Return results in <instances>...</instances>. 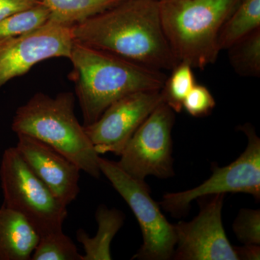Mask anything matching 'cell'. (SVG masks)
<instances>
[{
    "instance_id": "17",
    "label": "cell",
    "mask_w": 260,
    "mask_h": 260,
    "mask_svg": "<svg viewBox=\"0 0 260 260\" xmlns=\"http://www.w3.org/2000/svg\"><path fill=\"white\" fill-rule=\"evenodd\" d=\"M234 72L246 78L260 76V28L248 34L227 49Z\"/></svg>"
},
{
    "instance_id": "7",
    "label": "cell",
    "mask_w": 260,
    "mask_h": 260,
    "mask_svg": "<svg viewBox=\"0 0 260 260\" xmlns=\"http://www.w3.org/2000/svg\"><path fill=\"white\" fill-rule=\"evenodd\" d=\"M247 137V146L240 156L224 167L213 166L209 179L193 189L167 193L159 205L175 218L189 211L193 200L202 197L227 193H245L260 199V139L249 123L239 126Z\"/></svg>"
},
{
    "instance_id": "21",
    "label": "cell",
    "mask_w": 260,
    "mask_h": 260,
    "mask_svg": "<svg viewBox=\"0 0 260 260\" xmlns=\"http://www.w3.org/2000/svg\"><path fill=\"white\" fill-rule=\"evenodd\" d=\"M232 228L238 240L242 244L260 245L259 210L241 209Z\"/></svg>"
},
{
    "instance_id": "18",
    "label": "cell",
    "mask_w": 260,
    "mask_h": 260,
    "mask_svg": "<svg viewBox=\"0 0 260 260\" xmlns=\"http://www.w3.org/2000/svg\"><path fill=\"white\" fill-rule=\"evenodd\" d=\"M192 69L186 63H179L172 70L160 90L162 102L175 113L181 112L184 99L196 85Z\"/></svg>"
},
{
    "instance_id": "9",
    "label": "cell",
    "mask_w": 260,
    "mask_h": 260,
    "mask_svg": "<svg viewBox=\"0 0 260 260\" xmlns=\"http://www.w3.org/2000/svg\"><path fill=\"white\" fill-rule=\"evenodd\" d=\"M225 194L200 198V211L191 221L174 224L175 260H239L225 234L222 209Z\"/></svg>"
},
{
    "instance_id": "20",
    "label": "cell",
    "mask_w": 260,
    "mask_h": 260,
    "mask_svg": "<svg viewBox=\"0 0 260 260\" xmlns=\"http://www.w3.org/2000/svg\"><path fill=\"white\" fill-rule=\"evenodd\" d=\"M31 260H83L75 243L62 231L42 236Z\"/></svg>"
},
{
    "instance_id": "3",
    "label": "cell",
    "mask_w": 260,
    "mask_h": 260,
    "mask_svg": "<svg viewBox=\"0 0 260 260\" xmlns=\"http://www.w3.org/2000/svg\"><path fill=\"white\" fill-rule=\"evenodd\" d=\"M73 93L52 98L37 93L17 109L12 129L40 140L76 164L80 170L99 179V155L89 140L83 125L75 115Z\"/></svg>"
},
{
    "instance_id": "23",
    "label": "cell",
    "mask_w": 260,
    "mask_h": 260,
    "mask_svg": "<svg viewBox=\"0 0 260 260\" xmlns=\"http://www.w3.org/2000/svg\"><path fill=\"white\" fill-rule=\"evenodd\" d=\"M41 3L39 0H0V20Z\"/></svg>"
},
{
    "instance_id": "6",
    "label": "cell",
    "mask_w": 260,
    "mask_h": 260,
    "mask_svg": "<svg viewBox=\"0 0 260 260\" xmlns=\"http://www.w3.org/2000/svg\"><path fill=\"white\" fill-rule=\"evenodd\" d=\"M99 165L102 174L125 200L139 223L143 244L133 259H172L177 242L174 225L162 215L145 180L131 177L112 160L99 157Z\"/></svg>"
},
{
    "instance_id": "16",
    "label": "cell",
    "mask_w": 260,
    "mask_h": 260,
    "mask_svg": "<svg viewBox=\"0 0 260 260\" xmlns=\"http://www.w3.org/2000/svg\"><path fill=\"white\" fill-rule=\"evenodd\" d=\"M260 28V0H239L218 36L220 51L227 50L248 34Z\"/></svg>"
},
{
    "instance_id": "14",
    "label": "cell",
    "mask_w": 260,
    "mask_h": 260,
    "mask_svg": "<svg viewBox=\"0 0 260 260\" xmlns=\"http://www.w3.org/2000/svg\"><path fill=\"white\" fill-rule=\"evenodd\" d=\"M98 232L94 237H89L83 229L77 232L78 242L83 246V260H111V244L116 234L124 225V213L120 210L109 209L106 205H99L95 212Z\"/></svg>"
},
{
    "instance_id": "11",
    "label": "cell",
    "mask_w": 260,
    "mask_h": 260,
    "mask_svg": "<svg viewBox=\"0 0 260 260\" xmlns=\"http://www.w3.org/2000/svg\"><path fill=\"white\" fill-rule=\"evenodd\" d=\"M162 102L160 90L140 91L111 104L93 124L83 126L99 155H120L130 138Z\"/></svg>"
},
{
    "instance_id": "24",
    "label": "cell",
    "mask_w": 260,
    "mask_h": 260,
    "mask_svg": "<svg viewBox=\"0 0 260 260\" xmlns=\"http://www.w3.org/2000/svg\"><path fill=\"white\" fill-rule=\"evenodd\" d=\"M260 245L244 244V246H234L238 259L259 260L260 259Z\"/></svg>"
},
{
    "instance_id": "15",
    "label": "cell",
    "mask_w": 260,
    "mask_h": 260,
    "mask_svg": "<svg viewBox=\"0 0 260 260\" xmlns=\"http://www.w3.org/2000/svg\"><path fill=\"white\" fill-rule=\"evenodd\" d=\"M50 11L49 21L72 27L95 16L122 0H39Z\"/></svg>"
},
{
    "instance_id": "8",
    "label": "cell",
    "mask_w": 260,
    "mask_h": 260,
    "mask_svg": "<svg viewBox=\"0 0 260 260\" xmlns=\"http://www.w3.org/2000/svg\"><path fill=\"white\" fill-rule=\"evenodd\" d=\"M175 112L161 102L143 121L121 152L116 164L131 177L168 179L174 176L172 133Z\"/></svg>"
},
{
    "instance_id": "12",
    "label": "cell",
    "mask_w": 260,
    "mask_h": 260,
    "mask_svg": "<svg viewBox=\"0 0 260 260\" xmlns=\"http://www.w3.org/2000/svg\"><path fill=\"white\" fill-rule=\"evenodd\" d=\"M17 135L15 148L34 174L65 206L76 200L80 192V168L40 140Z\"/></svg>"
},
{
    "instance_id": "10",
    "label": "cell",
    "mask_w": 260,
    "mask_h": 260,
    "mask_svg": "<svg viewBox=\"0 0 260 260\" xmlns=\"http://www.w3.org/2000/svg\"><path fill=\"white\" fill-rule=\"evenodd\" d=\"M74 40L71 28L49 21L28 34L0 39V88L40 61L69 59Z\"/></svg>"
},
{
    "instance_id": "19",
    "label": "cell",
    "mask_w": 260,
    "mask_h": 260,
    "mask_svg": "<svg viewBox=\"0 0 260 260\" xmlns=\"http://www.w3.org/2000/svg\"><path fill=\"white\" fill-rule=\"evenodd\" d=\"M50 11L42 3L0 20V39L18 37L41 28L48 23Z\"/></svg>"
},
{
    "instance_id": "13",
    "label": "cell",
    "mask_w": 260,
    "mask_h": 260,
    "mask_svg": "<svg viewBox=\"0 0 260 260\" xmlns=\"http://www.w3.org/2000/svg\"><path fill=\"white\" fill-rule=\"evenodd\" d=\"M40 236L21 214L0 208V260H30Z\"/></svg>"
},
{
    "instance_id": "4",
    "label": "cell",
    "mask_w": 260,
    "mask_h": 260,
    "mask_svg": "<svg viewBox=\"0 0 260 260\" xmlns=\"http://www.w3.org/2000/svg\"><path fill=\"white\" fill-rule=\"evenodd\" d=\"M239 0H158L164 34L179 62L205 69L218 59V36Z\"/></svg>"
},
{
    "instance_id": "5",
    "label": "cell",
    "mask_w": 260,
    "mask_h": 260,
    "mask_svg": "<svg viewBox=\"0 0 260 260\" xmlns=\"http://www.w3.org/2000/svg\"><path fill=\"white\" fill-rule=\"evenodd\" d=\"M0 181L3 205L21 214L40 237L62 231L67 206L34 174L15 147L3 153Z\"/></svg>"
},
{
    "instance_id": "22",
    "label": "cell",
    "mask_w": 260,
    "mask_h": 260,
    "mask_svg": "<svg viewBox=\"0 0 260 260\" xmlns=\"http://www.w3.org/2000/svg\"><path fill=\"white\" fill-rule=\"evenodd\" d=\"M215 105V99L208 88L196 84L184 99L183 109L194 117H204L211 114Z\"/></svg>"
},
{
    "instance_id": "2",
    "label": "cell",
    "mask_w": 260,
    "mask_h": 260,
    "mask_svg": "<svg viewBox=\"0 0 260 260\" xmlns=\"http://www.w3.org/2000/svg\"><path fill=\"white\" fill-rule=\"evenodd\" d=\"M69 59L73 66L70 78L75 83L83 126L95 122L121 98L161 90L167 78L161 70L75 42Z\"/></svg>"
},
{
    "instance_id": "1",
    "label": "cell",
    "mask_w": 260,
    "mask_h": 260,
    "mask_svg": "<svg viewBox=\"0 0 260 260\" xmlns=\"http://www.w3.org/2000/svg\"><path fill=\"white\" fill-rule=\"evenodd\" d=\"M74 42L153 69L179 64L160 20L158 0H122L71 28Z\"/></svg>"
}]
</instances>
